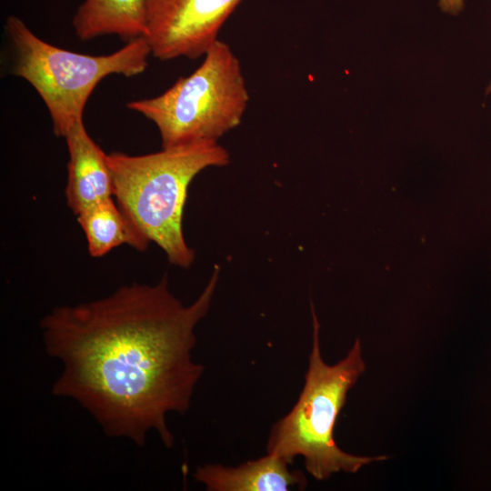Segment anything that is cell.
Wrapping results in <instances>:
<instances>
[{
  "instance_id": "cell-6",
  "label": "cell",
  "mask_w": 491,
  "mask_h": 491,
  "mask_svg": "<svg viewBox=\"0 0 491 491\" xmlns=\"http://www.w3.org/2000/svg\"><path fill=\"white\" fill-rule=\"evenodd\" d=\"M243 0H145V34L153 56L196 59Z\"/></svg>"
},
{
  "instance_id": "cell-11",
  "label": "cell",
  "mask_w": 491,
  "mask_h": 491,
  "mask_svg": "<svg viewBox=\"0 0 491 491\" xmlns=\"http://www.w3.org/2000/svg\"><path fill=\"white\" fill-rule=\"evenodd\" d=\"M464 2L465 0H439V6L444 12L456 15L463 9Z\"/></svg>"
},
{
  "instance_id": "cell-5",
  "label": "cell",
  "mask_w": 491,
  "mask_h": 491,
  "mask_svg": "<svg viewBox=\"0 0 491 491\" xmlns=\"http://www.w3.org/2000/svg\"><path fill=\"white\" fill-rule=\"evenodd\" d=\"M204 56L161 95L126 104L155 125L163 148L217 142L242 121L249 94L238 58L220 40Z\"/></svg>"
},
{
  "instance_id": "cell-7",
  "label": "cell",
  "mask_w": 491,
  "mask_h": 491,
  "mask_svg": "<svg viewBox=\"0 0 491 491\" xmlns=\"http://www.w3.org/2000/svg\"><path fill=\"white\" fill-rule=\"evenodd\" d=\"M69 160L65 198L75 216L87 207L113 197L106 154L87 133L84 121L73 125L64 137Z\"/></svg>"
},
{
  "instance_id": "cell-9",
  "label": "cell",
  "mask_w": 491,
  "mask_h": 491,
  "mask_svg": "<svg viewBox=\"0 0 491 491\" xmlns=\"http://www.w3.org/2000/svg\"><path fill=\"white\" fill-rule=\"evenodd\" d=\"M73 27L83 41L105 35L128 41L145 36V0H85L74 15Z\"/></svg>"
},
{
  "instance_id": "cell-12",
  "label": "cell",
  "mask_w": 491,
  "mask_h": 491,
  "mask_svg": "<svg viewBox=\"0 0 491 491\" xmlns=\"http://www.w3.org/2000/svg\"><path fill=\"white\" fill-rule=\"evenodd\" d=\"M490 91H491V81H490L489 86L486 89V93H489Z\"/></svg>"
},
{
  "instance_id": "cell-8",
  "label": "cell",
  "mask_w": 491,
  "mask_h": 491,
  "mask_svg": "<svg viewBox=\"0 0 491 491\" xmlns=\"http://www.w3.org/2000/svg\"><path fill=\"white\" fill-rule=\"evenodd\" d=\"M285 458L266 453L237 466L221 464L200 466L194 473L196 482L208 491H287L303 490L307 485L301 470L291 469Z\"/></svg>"
},
{
  "instance_id": "cell-3",
  "label": "cell",
  "mask_w": 491,
  "mask_h": 491,
  "mask_svg": "<svg viewBox=\"0 0 491 491\" xmlns=\"http://www.w3.org/2000/svg\"><path fill=\"white\" fill-rule=\"evenodd\" d=\"M313 340L305 383L292 409L276 421L268 435L266 453L293 464L302 456L305 467L315 479L327 480L334 474L356 473L386 456H360L342 450L335 441V426L349 390L366 370L362 347L356 339L347 355L328 365L320 350V325L311 303Z\"/></svg>"
},
{
  "instance_id": "cell-2",
  "label": "cell",
  "mask_w": 491,
  "mask_h": 491,
  "mask_svg": "<svg viewBox=\"0 0 491 491\" xmlns=\"http://www.w3.org/2000/svg\"><path fill=\"white\" fill-rule=\"evenodd\" d=\"M113 197L139 233L168 261L187 268L195 260L183 234L188 186L204 169L225 166L230 155L217 142H200L130 155L106 154Z\"/></svg>"
},
{
  "instance_id": "cell-1",
  "label": "cell",
  "mask_w": 491,
  "mask_h": 491,
  "mask_svg": "<svg viewBox=\"0 0 491 491\" xmlns=\"http://www.w3.org/2000/svg\"><path fill=\"white\" fill-rule=\"evenodd\" d=\"M219 267L185 306L166 276L96 300L54 308L40 322L45 349L62 365L52 393L81 405L111 437L139 446L150 432L170 448L166 416L185 415L204 366L194 361L195 327L207 315Z\"/></svg>"
},
{
  "instance_id": "cell-4",
  "label": "cell",
  "mask_w": 491,
  "mask_h": 491,
  "mask_svg": "<svg viewBox=\"0 0 491 491\" xmlns=\"http://www.w3.org/2000/svg\"><path fill=\"white\" fill-rule=\"evenodd\" d=\"M5 30L15 49L13 74L35 88L48 109L55 135L61 137L84 121L86 102L101 80L110 75H140L152 55L144 36L112 54L91 55L44 41L14 15L7 17Z\"/></svg>"
},
{
  "instance_id": "cell-10",
  "label": "cell",
  "mask_w": 491,
  "mask_h": 491,
  "mask_svg": "<svg viewBox=\"0 0 491 491\" xmlns=\"http://www.w3.org/2000/svg\"><path fill=\"white\" fill-rule=\"evenodd\" d=\"M93 257H101L123 245L144 251L149 242L120 209L114 197L102 200L76 215Z\"/></svg>"
}]
</instances>
